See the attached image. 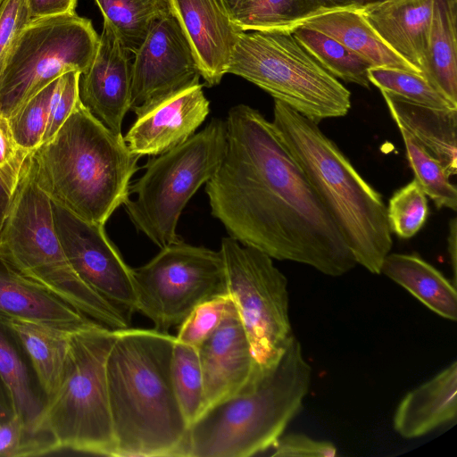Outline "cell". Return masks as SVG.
<instances>
[{
  "label": "cell",
  "instance_id": "21",
  "mask_svg": "<svg viewBox=\"0 0 457 457\" xmlns=\"http://www.w3.org/2000/svg\"><path fill=\"white\" fill-rule=\"evenodd\" d=\"M0 314L73 331L96 322L0 260Z\"/></svg>",
  "mask_w": 457,
  "mask_h": 457
},
{
  "label": "cell",
  "instance_id": "15",
  "mask_svg": "<svg viewBox=\"0 0 457 457\" xmlns=\"http://www.w3.org/2000/svg\"><path fill=\"white\" fill-rule=\"evenodd\" d=\"M197 350L204 385L203 413L253 388L263 378L231 300L219 327Z\"/></svg>",
  "mask_w": 457,
  "mask_h": 457
},
{
  "label": "cell",
  "instance_id": "11",
  "mask_svg": "<svg viewBox=\"0 0 457 457\" xmlns=\"http://www.w3.org/2000/svg\"><path fill=\"white\" fill-rule=\"evenodd\" d=\"M226 291L264 377L279 361L291 337L287 279L263 252L223 237Z\"/></svg>",
  "mask_w": 457,
  "mask_h": 457
},
{
  "label": "cell",
  "instance_id": "26",
  "mask_svg": "<svg viewBox=\"0 0 457 457\" xmlns=\"http://www.w3.org/2000/svg\"><path fill=\"white\" fill-rule=\"evenodd\" d=\"M457 0H433L425 79L457 105Z\"/></svg>",
  "mask_w": 457,
  "mask_h": 457
},
{
  "label": "cell",
  "instance_id": "4",
  "mask_svg": "<svg viewBox=\"0 0 457 457\" xmlns=\"http://www.w3.org/2000/svg\"><path fill=\"white\" fill-rule=\"evenodd\" d=\"M273 127L343 235L355 262L380 274L393 245L382 195L317 122L274 100Z\"/></svg>",
  "mask_w": 457,
  "mask_h": 457
},
{
  "label": "cell",
  "instance_id": "24",
  "mask_svg": "<svg viewBox=\"0 0 457 457\" xmlns=\"http://www.w3.org/2000/svg\"><path fill=\"white\" fill-rule=\"evenodd\" d=\"M0 322L12 332L28 355L46 398L53 395L62 381L71 331L3 314Z\"/></svg>",
  "mask_w": 457,
  "mask_h": 457
},
{
  "label": "cell",
  "instance_id": "16",
  "mask_svg": "<svg viewBox=\"0 0 457 457\" xmlns=\"http://www.w3.org/2000/svg\"><path fill=\"white\" fill-rule=\"evenodd\" d=\"M131 55L112 25L104 20L94 59L79 77L81 103L119 136H122V121L130 110Z\"/></svg>",
  "mask_w": 457,
  "mask_h": 457
},
{
  "label": "cell",
  "instance_id": "20",
  "mask_svg": "<svg viewBox=\"0 0 457 457\" xmlns=\"http://www.w3.org/2000/svg\"><path fill=\"white\" fill-rule=\"evenodd\" d=\"M457 362L407 393L394 416V428L403 437L422 436L455 420Z\"/></svg>",
  "mask_w": 457,
  "mask_h": 457
},
{
  "label": "cell",
  "instance_id": "3",
  "mask_svg": "<svg viewBox=\"0 0 457 457\" xmlns=\"http://www.w3.org/2000/svg\"><path fill=\"white\" fill-rule=\"evenodd\" d=\"M139 158L80 98L58 131L30 153L35 180L52 203L102 226L129 199Z\"/></svg>",
  "mask_w": 457,
  "mask_h": 457
},
{
  "label": "cell",
  "instance_id": "46",
  "mask_svg": "<svg viewBox=\"0 0 457 457\" xmlns=\"http://www.w3.org/2000/svg\"><path fill=\"white\" fill-rule=\"evenodd\" d=\"M13 415L14 411L9 400L0 391V423L7 421Z\"/></svg>",
  "mask_w": 457,
  "mask_h": 457
},
{
  "label": "cell",
  "instance_id": "36",
  "mask_svg": "<svg viewBox=\"0 0 457 457\" xmlns=\"http://www.w3.org/2000/svg\"><path fill=\"white\" fill-rule=\"evenodd\" d=\"M59 450L51 436L31 430L16 414L0 423V456H37Z\"/></svg>",
  "mask_w": 457,
  "mask_h": 457
},
{
  "label": "cell",
  "instance_id": "45",
  "mask_svg": "<svg viewBox=\"0 0 457 457\" xmlns=\"http://www.w3.org/2000/svg\"><path fill=\"white\" fill-rule=\"evenodd\" d=\"M333 5L337 7H353L361 9L368 5L379 3L383 0H328Z\"/></svg>",
  "mask_w": 457,
  "mask_h": 457
},
{
  "label": "cell",
  "instance_id": "29",
  "mask_svg": "<svg viewBox=\"0 0 457 457\" xmlns=\"http://www.w3.org/2000/svg\"><path fill=\"white\" fill-rule=\"evenodd\" d=\"M124 47L133 55L158 20L172 11L170 0H95Z\"/></svg>",
  "mask_w": 457,
  "mask_h": 457
},
{
  "label": "cell",
  "instance_id": "19",
  "mask_svg": "<svg viewBox=\"0 0 457 457\" xmlns=\"http://www.w3.org/2000/svg\"><path fill=\"white\" fill-rule=\"evenodd\" d=\"M432 9L433 0H383L359 10L381 40L423 74Z\"/></svg>",
  "mask_w": 457,
  "mask_h": 457
},
{
  "label": "cell",
  "instance_id": "10",
  "mask_svg": "<svg viewBox=\"0 0 457 457\" xmlns=\"http://www.w3.org/2000/svg\"><path fill=\"white\" fill-rule=\"evenodd\" d=\"M98 40L91 21L76 12L29 21L12 41L0 75V116L9 119L66 72H85Z\"/></svg>",
  "mask_w": 457,
  "mask_h": 457
},
{
  "label": "cell",
  "instance_id": "9",
  "mask_svg": "<svg viewBox=\"0 0 457 457\" xmlns=\"http://www.w3.org/2000/svg\"><path fill=\"white\" fill-rule=\"evenodd\" d=\"M226 145V123L213 119L181 145L151 159L129 187L134 198L123 204L136 228L160 248L180 240V214L218 170Z\"/></svg>",
  "mask_w": 457,
  "mask_h": 457
},
{
  "label": "cell",
  "instance_id": "2",
  "mask_svg": "<svg viewBox=\"0 0 457 457\" xmlns=\"http://www.w3.org/2000/svg\"><path fill=\"white\" fill-rule=\"evenodd\" d=\"M175 336L120 329L106 378L115 457H188L189 424L171 378Z\"/></svg>",
  "mask_w": 457,
  "mask_h": 457
},
{
  "label": "cell",
  "instance_id": "8",
  "mask_svg": "<svg viewBox=\"0 0 457 457\" xmlns=\"http://www.w3.org/2000/svg\"><path fill=\"white\" fill-rule=\"evenodd\" d=\"M227 73L253 83L317 123L351 109L350 91L289 31H242Z\"/></svg>",
  "mask_w": 457,
  "mask_h": 457
},
{
  "label": "cell",
  "instance_id": "34",
  "mask_svg": "<svg viewBox=\"0 0 457 457\" xmlns=\"http://www.w3.org/2000/svg\"><path fill=\"white\" fill-rule=\"evenodd\" d=\"M58 79L38 91L7 119L15 142L27 152H33L42 144Z\"/></svg>",
  "mask_w": 457,
  "mask_h": 457
},
{
  "label": "cell",
  "instance_id": "17",
  "mask_svg": "<svg viewBox=\"0 0 457 457\" xmlns=\"http://www.w3.org/2000/svg\"><path fill=\"white\" fill-rule=\"evenodd\" d=\"M209 112L210 103L198 83L137 111L123 138L133 154L156 156L191 137Z\"/></svg>",
  "mask_w": 457,
  "mask_h": 457
},
{
  "label": "cell",
  "instance_id": "30",
  "mask_svg": "<svg viewBox=\"0 0 457 457\" xmlns=\"http://www.w3.org/2000/svg\"><path fill=\"white\" fill-rule=\"evenodd\" d=\"M292 33L299 44L335 78L370 87L368 71L372 66L366 59L317 29L300 26Z\"/></svg>",
  "mask_w": 457,
  "mask_h": 457
},
{
  "label": "cell",
  "instance_id": "44",
  "mask_svg": "<svg viewBox=\"0 0 457 457\" xmlns=\"http://www.w3.org/2000/svg\"><path fill=\"white\" fill-rule=\"evenodd\" d=\"M456 241H457V220H456V218H453L450 221L447 243H448V253H449V257H450V262H451L453 273V284L454 285H455V281H456V262H457Z\"/></svg>",
  "mask_w": 457,
  "mask_h": 457
},
{
  "label": "cell",
  "instance_id": "35",
  "mask_svg": "<svg viewBox=\"0 0 457 457\" xmlns=\"http://www.w3.org/2000/svg\"><path fill=\"white\" fill-rule=\"evenodd\" d=\"M428 215V199L415 179L396 190L386 207L392 233L401 238H411L423 227Z\"/></svg>",
  "mask_w": 457,
  "mask_h": 457
},
{
  "label": "cell",
  "instance_id": "18",
  "mask_svg": "<svg viewBox=\"0 0 457 457\" xmlns=\"http://www.w3.org/2000/svg\"><path fill=\"white\" fill-rule=\"evenodd\" d=\"M174 14L195 54L205 82H220L243 31L232 21L220 0H170Z\"/></svg>",
  "mask_w": 457,
  "mask_h": 457
},
{
  "label": "cell",
  "instance_id": "12",
  "mask_svg": "<svg viewBox=\"0 0 457 457\" xmlns=\"http://www.w3.org/2000/svg\"><path fill=\"white\" fill-rule=\"evenodd\" d=\"M132 275L137 312L163 332L180 325L201 303L227 293L220 251L181 240L161 248Z\"/></svg>",
  "mask_w": 457,
  "mask_h": 457
},
{
  "label": "cell",
  "instance_id": "41",
  "mask_svg": "<svg viewBox=\"0 0 457 457\" xmlns=\"http://www.w3.org/2000/svg\"><path fill=\"white\" fill-rule=\"evenodd\" d=\"M30 153L17 145L8 120L0 116V170L23 162Z\"/></svg>",
  "mask_w": 457,
  "mask_h": 457
},
{
  "label": "cell",
  "instance_id": "28",
  "mask_svg": "<svg viewBox=\"0 0 457 457\" xmlns=\"http://www.w3.org/2000/svg\"><path fill=\"white\" fill-rule=\"evenodd\" d=\"M20 347L12 332L0 322V378L14 414L30 428L45 401L34 388Z\"/></svg>",
  "mask_w": 457,
  "mask_h": 457
},
{
  "label": "cell",
  "instance_id": "22",
  "mask_svg": "<svg viewBox=\"0 0 457 457\" xmlns=\"http://www.w3.org/2000/svg\"><path fill=\"white\" fill-rule=\"evenodd\" d=\"M396 126L406 129L445 168L457 172V109L444 110L408 102L380 91Z\"/></svg>",
  "mask_w": 457,
  "mask_h": 457
},
{
  "label": "cell",
  "instance_id": "32",
  "mask_svg": "<svg viewBox=\"0 0 457 457\" xmlns=\"http://www.w3.org/2000/svg\"><path fill=\"white\" fill-rule=\"evenodd\" d=\"M171 378L179 403L190 427L204 411V385L197 348L175 339Z\"/></svg>",
  "mask_w": 457,
  "mask_h": 457
},
{
  "label": "cell",
  "instance_id": "33",
  "mask_svg": "<svg viewBox=\"0 0 457 457\" xmlns=\"http://www.w3.org/2000/svg\"><path fill=\"white\" fill-rule=\"evenodd\" d=\"M370 83L380 91L399 96L412 104L444 110L457 109L420 74L388 68L371 67L368 71Z\"/></svg>",
  "mask_w": 457,
  "mask_h": 457
},
{
  "label": "cell",
  "instance_id": "5",
  "mask_svg": "<svg viewBox=\"0 0 457 457\" xmlns=\"http://www.w3.org/2000/svg\"><path fill=\"white\" fill-rule=\"evenodd\" d=\"M311 381L312 368L293 335L276 367L256 386L190 425L188 457H248L272 448L302 409Z\"/></svg>",
  "mask_w": 457,
  "mask_h": 457
},
{
  "label": "cell",
  "instance_id": "14",
  "mask_svg": "<svg viewBox=\"0 0 457 457\" xmlns=\"http://www.w3.org/2000/svg\"><path fill=\"white\" fill-rule=\"evenodd\" d=\"M192 46L173 11L153 26L134 54L130 109L136 112L167 96L199 83Z\"/></svg>",
  "mask_w": 457,
  "mask_h": 457
},
{
  "label": "cell",
  "instance_id": "23",
  "mask_svg": "<svg viewBox=\"0 0 457 457\" xmlns=\"http://www.w3.org/2000/svg\"><path fill=\"white\" fill-rule=\"evenodd\" d=\"M303 26L339 41L366 59L372 67L395 68L423 76L381 40L357 8H335L312 17Z\"/></svg>",
  "mask_w": 457,
  "mask_h": 457
},
{
  "label": "cell",
  "instance_id": "47",
  "mask_svg": "<svg viewBox=\"0 0 457 457\" xmlns=\"http://www.w3.org/2000/svg\"><path fill=\"white\" fill-rule=\"evenodd\" d=\"M237 1L238 0H220L222 5L224 6L227 12L230 15V17Z\"/></svg>",
  "mask_w": 457,
  "mask_h": 457
},
{
  "label": "cell",
  "instance_id": "31",
  "mask_svg": "<svg viewBox=\"0 0 457 457\" xmlns=\"http://www.w3.org/2000/svg\"><path fill=\"white\" fill-rule=\"evenodd\" d=\"M404 143L406 157L414 179L438 209L457 210V189L443 165L406 129L397 126Z\"/></svg>",
  "mask_w": 457,
  "mask_h": 457
},
{
  "label": "cell",
  "instance_id": "7",
  "mask_svg": "<svg viewBox=\"0 0 457 457\" xmlns=\"http://www.w3.org/2000/svg\"><path fill=\"white\" fill-rule=\"evenodd\" d=\"M118 332L94 322L69 334L60 386L30 427L51 436L60 450L115 456L106 361Z\"/></svg>",
  "mask_w": 457,
  "mask_h": 457
},
{
  "label": "cell",
  "instance_id": "27",
  "mask_svg": "<svg viewBox=\"0 0 457 457\" xmlns=\"http://www.w3.org/2000/svg\"><path fill=\"white\" fill-rule=\"evenodd\" d=\"M342 8L328 0H238L231 14L243 31H289L324 12Z\"/></svg>",
  "mask_w": 457,
  "mask_h": 457
},
{
  "label": "cell",
  "instance_id": "25",
  "mask_svg": "<svg viewBox=\"0 0 457 457\" xmlns=\"http://www.w3.org/2000/svg\"><path fill=\"white\" fill-rule=\"evenodd\" d=\"M384 274L439 316L457 320V294L438 270L416 254L388 253L381 265Z\"/></svg>",
  "mask_w": 457,
  "mask_h": 457
},
{
  "label": "cell",
  "instance_id": "38",
  "mask_svg": "<svg viewBox=\"0 0 457 457\" xmlns=\"http://www.w3.org/2000/svg\"><path fill=\"white\" fill-rule=\"evenodd\" d=\"M79 77L80 72L72 71L59 78L42 143L49 140L58 131L79 100Z\"/></svg>",
  "mask_w": 457,
  "mask_h": 457
},
{
  "label": "cell",
  "instance_id": "42",
  "mask_svg": "<svg viewBox=\"0 0 457 457\" xmlns=\"http://www.w3.org/2000/svg\"><path fill=\"white\" fill-rule=\"evenodd\" d=\"M78 0H26L30 21L75 12Z\"/></svg>",
  "mask_w": 457,
  "mask_h": 457
},
{
  "label": "cell",
  "instance_id": "40",
  "mask_svg": "<svg viewBox=\"0 0 457 457\" xmlns=\"http://www.w3.org/2000/svg\"><path fill=\"white\" fill-rule=\"evenodd\" d=\"M272 448L271 456L277 457H334L337 454L332 443L303 434L282 435Z\"/></svg>",
  "mask_w": 457,
  "mask_h": 457
},
{
  "label": "cell",
  "instance_id": "43",
  "mask_svg": "<svg viewBox=\"0 0 457 457\" xmlns=\"http://www.w3.org/2000/svg\"><path fill=\"white\" fill-rule=\"evenodd\" d=\"M23 162L0 170V230Z\"/></svg>",
  "mask_w": 457,
  "mask_h": 457
},
{
  "label": "cell",
  "instance_id": "13",
  "mask_svg": "<svg viewBox=\"0 0 457 457\" xmlns=\"http://www.w3.org/2000/svg\"><path fill=\"white\" fill-rule=\"evenodd\" d=\"M52 207L57 235L76 273L130 320L137 312L132 268L108 238L104 226L88 222L54 203Z\"/></svg>",
  "mask_w": 457,
  "mask_h": 457
},
{
  "label": "cell",
  "instance_id": "6",
  "mask_svg": "<svg viewBox=\"0 0 457 457\" xmlns=\"http://www.w3.org/2000/svg\"><path fill=\"white\" fill-rule=\"evenodd\" d=\"M0 260L91 320L114 330L129 327V320L69 262L55 229L52 202L35 180L30 154L0 230Z\"/></svg>",
  "mask_w": 457,
  "mask_h": 457
},
{
  "label": "cell",
  "instance_id": "1",
  "mask_svg": "<svg viewBox=\"0 0 457 457\" xmlns=\"http://www.w3.org/2000/svg\"><path fill=\"white\" fill-rule=\"evenodd\" d=\"M225 123V154L205 193L228 236L328 276L350 271L357 263L343 235L272 122L237 104Z\"/></svg>",
  "mask_w": 457,
  "mask_h": 457
},
{
  "label": "cell",
  "instance_id": "39",
  "mask_svg": "<svg viewBox=\"0 0 457 457\" xmlns=\"http://www.w3.org/2000/svg\"><path fill=\"white\" fill-rule=\"evenodd\" d=\"M29 21L26 0H0V75L12 41Z\"/></svg>",
  "mask_w": 457,
  "mask_h": 457
},
{
  "label": "cell",
  "instance_id": "37",
  "mask_svg": "<svg viewBox=\"0 0 457 457\" xmlns=\"http://www.w3.org/2000/svg\"><path fill=\"white\" fill-rule=\"evenodd\" d=\"M229 303L230 298L225 293L198 304L179 325L176 339L198 348L219 327Z\"/></svg>",
  "mask_w": 457,
  "mask_h": 457
}]
</instances>
